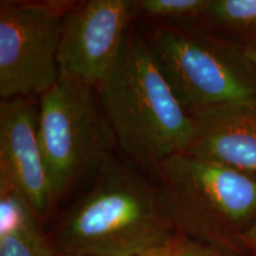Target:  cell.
Listing matches in <instances>:
<instances>
[{"instance_id":"8fae6325","label":"cell","mask_w":256,"mask_h":256,"mask_svg":"<svg viewBox=\"0 0 256 256\" xmlns=\"http://www.w3.org/2000/svg\"><path fill=\"white\" fill-rule=\"evenodd\" d=\"M206 16L226 30L256 34V0H210Z\"/></svg>"},{"instance_id":"30bf717a","label":"cell","mask_w":256,"mask_h":256,"mask_svg":"<svg viewBox=\"0 0 256 256\" xmlns=\"http://www.w3.org/2000/svg\"><path fill=\"white\" fill-rule=\"evenodd\" d=\"M36 216L17 190L0 180V238L40 230Z\"/></svg>"},{"instance_id":"8992f818","label":"cell","mask_w":256,"mask_h":256,"mask_svg":"<svg viewBox=\"0 0 256 256\" xmlns=\"http://www.w3.org/2000/svg\"><path fill=\"white\" fill-rule=\"evenodd\" d=\"M63 14L49 5L2 2L0 8V98H30L60 78Z\"/></svg>"},{"instance_id":"7a4b0ae2","label":"cell","mask_w":256,"mask_h":256,"mask_svg":"<svg viewBox=\"0 0 256 256\" xmlns=\"http://www.w3.org/2000/svg\"><path fill=\"white\" fill-rule=\"evenodd\" d=\"M102 166L94 186L60 223L63 254L130 256L174 240L160 188L121 165Z\"/></svg>"},{"instance_id":"5b68a950","label":"cell","mask_w":256,"mask_h":256,"mask_svg":"<svg viewBox=\"0 0 256 256\" xmlns=\"http://www.w3.org/2000/svg\"><path fill=\"white\" fill-rule=\"evenodd\" d=\"M38 139L56 200L86 172L102 162L107 130L94 88L60 78L40 96Z\"/></svg>"},{"instance_id":"6da1fadb","label":"cell","mask_w":256,"mask_h":256,"mask_svg":"<svg viewBox=\"0 0 256 256\" xmlns=\"http://www.w3.org/2000/svg\"><path fill=\"white\" fill-rule=\"evenodd\" d=\"M98 90L112 133L136 162L156 168L170 156L188 152L194 116L174 92L151 42L130 32Z\"/></svg>"},{"instance_id":"ba28073f","label":"cell","mask_w":256,"mask_h":256,"mask_svg":"<svg viewBox=\"0 0 256 256\" xmlns=\"http://www.w3.org/2000/svg\"><path fill=\"white\" fill-rule=\"evenodd\" d=\"M40 106L30 98L0 104V180L23 196L37 215L54 203L38 139Z\"/></svg>"},{"instance_id":"52a82bcc","label":"cell","mask_w":256,"mask_h":256,"mask_svg":"<svg viewBox=\"0 0 256 256\" xmlns=\"http://www.w3.org/2000/svg\"><path fill=\"white\" fill-rule=\"evenodd\" d=\"M136 8L130 0H90L64 14L60 78L98 89L122 52Z\"/></svg>"},{"instance_id":"ac0fdd59","label":"cell","mask_w":256,"mask_h":256,"mask_svg":"<svg viewBox=\"0 0 256 256\" xmlns=\"http://www.w3.org/2000/svg\"><path fill=\"white\" fill-rule=\"evenodd\" d=\"M55 256H83V255H75V254H62V255H55Z\"/></svg>"},{"instance_id":"9a60e30c","label":"cell","mask_w":256,"mask_h":256,"mask_svg":"<svg viewBox=\"0 0 256 256\" xmlns=\"http://www.w3.org/2000/svg\"><path fill=\"white\" fill-rule=\"evenodd\" d=\"M130 256H183L182 255V240L174 238L166 243L134 252Z\"/></svg>"},{"instance_id":"277c9868","label":"cell","mask_w":256,"mask_h":256,"mask_svg":"<svg viewBox=\"0 0 256 256\" xmlns=\"http://www.w3.org/2000/svg\"><path fill=\"white\" fill-rule=\"evenodd\" d=\"M151 44L174 92L191 114L256 98V69L244 48L170 28L156 30Z\"/></svg>"},{"instance_id":"3957f363","label":"cell","mask_w":256,"mask_h":256,"mask_svg":"<svg viewBox=\"0 0 256 256\" xmlns=\"http://www.w3.org/2000/svg\"><path fill=\"white\" fill-rule=\"evenodd\" d=\"M156 168L176 228L232 255L246 252L243 236L256 222V177L186 153Z\"/></svg>"},{"instance_id":"2e32d148","label":"cell","mask_w":256,"mask_h":256,"mask_svg":"<svg viewBox=\"0 0 256 256\" xmlns=\"http://www.w3.org/2000/svg\"><path fill=\"white\" fill-rule=\"evenodd\" d=\"M243 246H244L246 252H252L256 256V222L243 236Z\"/></svg>"},{"instance_id":"4fadbf2b","label":"cell","mask_w":256,"mask_h":256,"mask_svg":"<svg viewBox=\"0 0 256 256\" xmlns=\"http://www.w3.org/2000/svg\"><path fill=\"white\" fill-rule=\"evenodd\" d=\"M0 256H55L40 230L0 238Z\"/></svg>"},{"instance_id":"e0dca14e","label":"cell","mask_w":256,"mask_h":256,"mask_svg":"<svg viewBox=\"0 0 256 256\" xmlns=\"http://www.w3.org/2000/svg\"><path fill=\"white\" fill-rule=\"evenodd\" d=\"M244 50H246V54H247L249 60H250L252 66H254V68L256 69V42L255 43L250 44V46H244Z\"/></svg>"},{"instance_id":"9c48e42d","label":"cell","mask_w":256,"mask_h":256,"mask_svg":"<svg viewBox=\"0 0 256 256\" xmlns=\"http://www.w3.org/2000/svg\"><path fill=\"white\" fill-rule=\"evenodd\" d=\"M191 115L194 133L186 154L256 177V98Z\"/></svg>"},{"instance_id":"5bb4252c","label":"cell","mask_w":256,"mask_h":256,"mask_svg":"<svg viewBox=\"0 0 256 256\" xmlns=\"http://www.w3.org/2000/svg\"><path fill=\"white\" fill-rule=\"evenodd\" d=\"M182 255L183 256H234L229 252L220 250L212 246L192 241V240H182Z\"/></svg>"},{"instance_id":"7c38bea8","label":"cell","mask_w":256,"mask_h":256,"mask_svg":"<svg viewBox=\"0 0 256 256\" xmlns=\"http://www.w3.org/2000/svg\"><path fill=\"white\" fill-rule=\"evenodd\" d=\"M210 0H142L136 6L142 14L159 19H188L206 16Z\"/></svg>"}]
</instances>
